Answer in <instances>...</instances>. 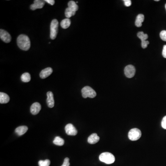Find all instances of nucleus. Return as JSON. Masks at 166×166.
<instances>
[{"label": "nucleus", "instance_id": "obj_1", "mask_svg": "<svg viewBox=\"0 0 166 166\" xmlns=\"http://www.w3.org/2000/svg\"><path fill=\"white\" fill-rule=\"evenodd\" d=\"M17 44L21 49L27 51L31 47V42L27 36L24 34L20 35L17 40Z\"/></svg>", "mask_w": 166, "mask_h": 166}, {"label": "nucleus", "instance_id": "obj_2", "mask_svg": "<svg viewBox=\"0 0 166 166\" xmlns=\"http://www.w3.org/2000/svg\"><path fill=\"white\" fill-rule=\"evenodd\" d=\"M100 161L106 164H110L115 162V158L114 155L109 152H104L101 154L99 156Z\"/></svg>", "mask_w": 166, "mask_h": 166}, {"label": "nucleus", "instance_id": "obj_3", "mask_svg": "<svg viewBox=\"0 0 166 166\" xmlns=\"http://www.w3.org/2000/svg\"><path fill=\"white\" fill-rule=\"evenodd\" d=\"M82 96L84 98H87V97H90L91 98H93L96 97V93L95 91L93 90V89L91 87L87 86L84 87L82 89L81 91Z\"/></svg>", "mask_w": 166, "mask_h": 166}, {"label": "nucleus", "instance_id": "obj_4", "mask_svg": "<svg viewBox=\"0 0 166 166\" xmlns=\"http://www.w3.org/2000/svg\"><path fill=\"white\" fill-rule=\"evenodd\" d=\"M59 22L56 19L53 20L50 24V37L51 39L54 40L56 39L58 33Z\"/></svg>", "mask_w": 166, "mask_h": 166}, {"label": "nucleus", "instance_id": "obj_5", "mask_svg": "<svg viewBox=\"0 0 166 166\" xmlns=\"http://www.w3.org/2000/svg\"><path fill=\"white\" fill-rule=\"evenodd\" d=\"M142 135L141 131L138 128L132 129L128 133V138L132 141H136L141 138Z\"/></svg>", "mask_w": 166, "mask_h": 166}, {"label": "nucleus", "instance_id": "obj_6", "mask_svg": "<svg viewBox=\"0 0 166 166\" xmlns=\"http://www.w3.org/2000/svg\"><path fill=\"white\" fill-rule=\"evenodd\" d=\"M137 36L141 40V46H142V48H146L148 45L150 44L149 42L147 40L148 38L147 34H144L143 32H138Z\"/></svg>", "mask_w": 166, "mask_h": 166}, {"label": "nucleus", "instance_id": "obj_7", "mask_svg": "<svg viewBox=\"0 0 166 166\" xmlns=\"http://www.w3.org/2000/svg\"><path fill=\"white\" fill-rule=\"evenodd\" d=\"M124 75L127 78H132L135 75V68L133 65H129L124 68Z\"/></svg>", "mask_w": 166, "mask_h": 166}, {"label": "nucleus", "instance_id": "obj_8", "mask_svg": "<svg viewBox=\"0 0 166 166\" xmlns=\"http://www.w3.org/2000/svg\"><path fill=\"white\" fill-rule=\"evenodd\" d=\"M0 38L6 43H10L11 41V35L4 30H0Z\"/></svg>", "mask_w": 166, "mask_h": 166}, {"label": "nucleus", "instance_id": "obj_9", "mask_svg": "<svg viewBox=\"0 0 166 166\" xmlns=\"http://www.w3.org/2000/svg\"><path fill=\"white\" fill-rule=\"evenodd\" d=\"M65 129L66 131V133L68 135L75 136L78 133L77 130L72 124H67L65 127Z\"/></svg>", "mask_w": 166, "mask_h": 166}, {"label": "nucleus", "instance_id": "obj_10", "mask_svg": "<svg viewBox=\"0 0 166 166\" xmlns=\"http://www.w3.org/2000/svg\"><path fill=\"white\" fill-rule=\"evenodd\" d=\"M45 1L35 0L34 4L30 6V8L32 10H36L37 9L42 8L45 5Z\"/></svg>", "mask_w": 166, "mask_h": 166}, {"label": "nucleus", "instance_id": "obj_11", "mask_svg": "<svg viewBox=\"0 0 166 166\" xmlns=\"http://www.w3.org/2000/svg\"><path fill=\"white\" fill-rule=\"evenodd\" d=\"M47 103L49 107L52 108L54 107L55 105V101L54 99V95L51 91H48L47 93Z\"/></svg>", "mask_w": 166, "mask_h": 166}, {"label": "nucleus", "instance_id": "obj_12", "mask_svg": "<svg viewBox=\"0 0 166 166\" xmlns=\"http://www.w3.org/2000/svg\"><path fill=\"white\" fill-rule=\"evenodd\" d=\"M41 109L40 104L38 103H35L32 104L31 107V112L32 115H36L39 113Z\"/></svg>", "mask_w": 166, "mask_h": 166}, {"label": "nucleus", "instance_id": "obj_13", "mask_svg": "<svg viewBox=\"0 0 166 166\" xmlns=\"http://www.w3.org/2000/svg\"><path fill=\"white\" fill-rule=\"evenodd\" d=\"M53 72V69L51 68H47L41 72L40 73V77L42 79H44L48 77L51 75Z\"/></svg>", "mask_w": 166, "mask_h": 166}, {"label": "nucleus", "instance_id": "obj_14", "mask_svg": "<svg viewBox=\"0 0 166 166\" xmlns=\"http://www.w3.org/2000/svg\"><path fill=\"white\" fill-rule=\"evenodd\" d=\"M100 138L96 133H93L89 137L88 142L90 144H95L99 141Z\"/></svg>", "mask_w": 166, "mask_h": 166}, {"label": "nucleus", "instance_id": "obj_15", "mask_svg": "<svg viewBox=\"0 0 166 166\" xmlns=\"http://www.w3.org/2000/svg\"><path fill=\"white\" fill-rule=\"evenodd\" d=\"M10 101V97L6 93H0V103L1 104L7 103Z\"/></svg>", "mask_w": 166, "mask_h": 166}, {"label": "nucleus", "instance_id": "obj_16", "mask_svg": "<svg viewBox=\"0 0 166 166\" xmlns=\"http://www.w3.org/2000/svg\"><path fill=\"white\" fill-rule=\"evenodd\" d=\"M28 129V128L26 126H20V127H18L17 128L15 129V132L18 135L21 136L24 134L27 131Z\"/></svg>", "mask_w": 166, "mask_h": 166}, {"label": "nucleus", "instance_id": "obj_17", "mask_svg": "<svg viewBox=\"0 0 166 166\" xmlns=\"http://www.w3.org/2000/svg\"><path fill=\"white\" fill-rule=\"evenodd\" d=\"M144 20V16L143 14H139L138 15L136 18L135 20V25L138 27H140L142 25V23L143 22Z\"/></svg>", "mask_w": 166, "mask_h": 166}, {"label": "nucleus", "instance_id": "obj_18", "mask_svg": "<svg viewBox=\"0 0 166 166\" xmlns=\"http://www.w3.org/2000/svg\"><path fill=\"white\" fill-rule=\"evenodd\" d=\"M71 23L70 19H68V18L64 19L60 22V26L62 28L67 29L70 26Z\"/></svg>", "mask_w": 166, "mask_h": 166}, {"label": "nucleus", "instance_id": "obj_19", "mask_svg": "<svg viewBox=\"0 0 166 166\" xmlns=\"http://www.w3.org/2000/svg\"><path fill=\"white\" fill-rule=\"evenodd\" d=\"M68 8H70L72 10H73L75 12H76L79 9V7L78 5L76 3L73 1H70L68 3Z\"/></svg>", "mask_w": 166, "mask_h": 166}, {"label": "nucleus", "instance_id": "obj_20", "mask_svg": "<svg viewBox=\"0 0 166 166\" xmlns=\"http://www.w3.org/2000/svg\"><path fill=\"white\" fill-rule=\"evenodd\" d=\"M21 79L25 83H27L30 82L31 79V75L28 72H25L23 73L21 77Z\"/></svg>", "mask_w": 166, "mask_h": 166}, {"label": "nucleus", "instance_id": "obj_21", "mask_svg": "<svg viewBox=\"0 0 166 166\" xmlns=\"http://www.w3.org/2000/svg\"><path fill=\"white\" fill-rule=\"evenodd\" d=\"M53 143L56 145L61 146L64 144V140L60 137L57 136L55 138V139L53 141Z\"/></svg>", "mask_w": 166, "mask_h": 166}, {"label": "nucleus", "instance_id": "obj_22", "mask_svg": "<svg viewBox=\"0 0 166 166\" xmlns=\"http://www.w3.org/2000/svg\"><path fill=\"white\" fill-rule=\"evenodd\" d=\"M75 12L72 10L70 8H68L66 9L65 12V16H66V17H67L68 19H69V18L72 17V16L75 15Z\"/></svg>", "mask_w": 166, "mask_h": 166}, {"label": "nucleus", "instance_id": "obj_23", "mask_svg": "<svg viewBox=\"0 0 166 166\" xmlns=\"http://www.w3.org/2000/svg\"><path fill=\"white\" fill-rule=\"evenodd\" d=\"M50 164V161L49 160H45L44 161L40 160L38 162V165L39 166H49Z\"/></svg>", "mask_w": 166, "mask_h": 166}, {"label": "nucleus", "instance_id": "obj_24", "mask_svg": "<svg viewBox=\"0 0 166 166\" xmlns=\"http://www.w3.org/2000/svg\"><path fill=\"white\" fill-rule=\"evenodd\" d=\"M160 36L163 41L166 42V31H165V30L162 31L160 32Z\"/></svg>", "mask_w": 166, "mask_h": 166}, {"label": "nucleus", "instance_id": "obj_25", "mask_svg": "<svg viewBox=\"0 0 166 166\" xmlns=\"http://www.w3.org/2000/svg\"><path fill=\"white\" fill-rule=\"evenodd\" d=\"M70 166V163H69V159L68 158H66L65 159L63 163L61 166Z\"/></svg>", "mask_w": 166, "mask_h": 166}, {"label": "nucleus", "instance_id": "obj_26", "mask_svg": "<svg viewBox=\"0 0 166 166\" xmlns=\"http://www.w3.org/2000/svg\"><path fill=\"white\" fill-rule=\"evenodd\" d=\"M162 126L163 128L166 129V116H164L162 120Z\"/></svg>", "mask_w": 166, "mask_h": 166}, {"label": "nucleus", "instance_id": "obj_27", "mask_svg": "<svg viewBox=\"0 0 166 166\" xmlns=\"http://www.w3.org/2000/svg\"><path fill=\"white\" fill-rule=\"evenodd\" d=\"M124 1L126 7H130L132 5V1L131 0H124Z\"/></svg>", "mask_w": 166, "mask_h": 166}, {"label": "nucleus", "instance_id": "obj_28", "mask_svg": "<svg viewBox=\"0 0 166 166\" xmlns=\"http://www.w3.org/2000/svg\"><path fill=\"white\" fill-rule=\"evenodd\" d=\"M162 54V56H163V57L166 58V45H165L163 46Z\"/></svg>", "mask_w": 166, "mask_h": 166}, {"label": "nucleus", "instance_id": "obj_29", "mask_svg": "<svg viewBox=\"0 0 166 166\" xmlns=\"http://www.w3.org/2000/svg\"><path fill=\"white\" fill-rule=\"evenodd\" d=\"M45 1L47 2L48 4L51 5H54L55 3V1L54 0H45Z\"/></svg>", "mask_w": 166, "mask_h": 166}, {"label": "nucleus", "instance_id": "obj_30", "mask_svg": "<svg viewBox=\"0 0 166 166\" xmlns=\"http://www.w3.org/2000/svg\"><path fill=\"white\" fill-rule=\"evenodd\" d=\"M155 1H159V0H155Z\"/></svg>", "mask_w": 166, "mask_h": 166}, {"label": "nucleus", "instance_id": "obj_31", "mask_svg": "<svg viewBox=\"0 0 166 166\" xmlns=\"http://www.w3.org/2000/svg\"><path fill=\"white\" fill-rule=\"evenodd\" d=\"M165 8H166V5H165Z\"/></svg>", "mask_w": 166, "mask_h": 166}]
</instances>
